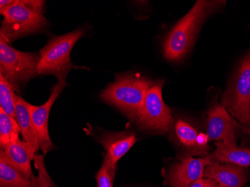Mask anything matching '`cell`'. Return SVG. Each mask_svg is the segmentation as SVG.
<instances>
[{"label": "cell", "instance_id": "cell-1", "mask_svg": "<svg viewBox=\"0 0 250 187\" xmlns=\"http://www.w3.org/2000/svg\"><path fill=\"white\" fill-rule=\"evenodd\" d=\"M226 2V1H197L167 36L164 43L166 59L170 61L181 60L190 50L196 34L208 15L224 5Z\"/></svg>", "mask_w": 250, "mask_h": 187}, {"label": "cell", "instance_id": "cell-2", "mask_svg": "<svg viewBox=\"0 0 250 187\" xmlns=\"http://www.w3.org/2000/svg\"><path fill=\"white\" fill-rule=\"evenodd\" d=\"M155 83L131 76H119L101 94V99L112 104L131 120L136 121L147 91Z\"/></svg>", "mask_w": 250, "mask_h": 187}, {"label": "cell", "instance_id": "cell-3", "mask_svg": "<svg viewBox=\"0 0 250 187\" xmlns=\"http://www.w3.org/2000/svg\"><path fill=\"white\" fill-rule=\"evenodd\" d=\"M84 35L83 29H76L63 36L52 38L40 50L38 72L42 75H55L66 78L71 69L78 67L71 61V52L75 43Z\"/></svg>", "mask_w": 250, "mask_h": 187}, {"label": "cell", "instance_id": "cell-4", "mask_svg": "<svg viewBox=\"0 0 250 187\" xmlns=\"http://www.w3.org/2000/svg\"><path fill=\"white\" fill-rule=\"evenodd\" d=\"M221 104L246 130L250 129V51L240 62Z\"/></svg>", "mask_w": 250, "mask_h": 187}, {"label": "cell", "instance_id": "cell-5", "mask_svg": "<svg viewBox=\"0 0 250 187\" xmlns=\"http://www.w3.org/2000/svg\"><path fill=\"white\" fill-rule=\"evenodd\" d=\"M4 19L0 37L8 43L24 36L40 32L46 26L47 20L43 15L32 11L22 0H13L7 8L0 10Z\"/></svg>", "mask_w": 250, "mask_h": 187}, {"label": "cell", "instance_id": "cell-6", "mask_svg": "<svg viewBox=\"0 0 250 187\" xmlns=\"http://www.w3.org/2000/svg\"><path fill=\"white\" fill-rule=\"evenodd\" d=\"M40 56L15 50L0 37V74L3 76L15 90L39 74Z\"/></svg>", "mask_w": 250, "mask_h": 187}, {"label": "cell", "instance_id": "cell-7", "mask_svg": "<svg viewBox=\"0 0 250 187\" xmlns=\"http://www.w3.org/2000/svg\"><path fill=\"white\" fill-rule=\"evenodd\" d=\"M136 121L141 127L161 133L172 126L174 119L163 100L162 84L155 83L148 90Z\"/></svg>", "mask_w": 250, "mask_h": 187}, {"label": "cell", "instance_id": "cell-8", "mask_svg": "<svg viewBox=\"0 0 250 187\" xmlns=\"http://www.w3.org/2000/svg\"><path fill=\"white\" fill-rule=\"evenodd\" d=\"M207 136L209 141L223 142L237 145L236 133L245 128L237 123L222 104H215L208 111Z\"/></svg>", "mask_w": 250, "mask_h": 187}, {"label": "cell", "instance_id": "cell-9", "mask_svg": "<svg viewBox=\"0 0 250 187\" xmlns=\"http://www.w3.org/2000/svg\"><path fill=\"white\" fill-rule=\"evenodd\" d=\"M66 85L67 83L65 78L59 79L58 83L52 88L51 95L47 102L42 106H34L32 104L29 105L32 124L39 139L40 149L43 151V155L54 148L49 135V115L53 104Z\"/></svg>", "mask_w": 250, "mask_h": 187}, {"label": "cell", "instance_id": "cell-10", "mask_svg": "<svg viewBox=\"0 0 250 187\" xmlns=\"http://www.w3.org/2000/svg\"><path fill=\"white\" fill-rule=\"evenodd\" d=\"M210 163L208 157H184L170 167L166 174L165 184L170 187H189L203 178L204 170Z\"/></svg>", "mask_w": 250, "mask_h": 187}, {"label": "cell", "instance_id": "cell-11", "mask_svg": "<svg viewBox=\"0 0 250 187\" xmlns=\"http://www.w3.org/2000/svg\"><path fill=\"white\" fill-rule=\"evenodd\" d=\"M36 153L31 146L20 138L11 142L4 149H1L0 157H3L10 165L32 182H38L39 180L34 177L31 167V161L34 160Z\"/></svg>", "mask_w": 250, "mask_h": 187}, {"label": "cell", "instance_id": "cell-12", "mask_svg": "<svg viewBox=\"0 0 250 187\" xmlns=\"http://www.w3.org/2000/svg\"><path fill=\"white\" fill-rule=\"evenodd\" d=\"M203 178L214 180L221 187H244L250 175L244 167L210 161L204 170Z\"/></svg>", "mask_w": 250, "mask_h": 187}, {"label": "cell", "instance_id": "cell-13", "mask_svg": "<svg viewBox=\"0 0 250 187\" xmlns=\"http://www.w3.org/2000/svg\"><path fill=\"white\" fill-rule=\"evenodd\" d=\"M35 163L39 171L38 182H32L26 179L20 171L5 160L0 157V187H47V183L43 181L49 179L44 166L43 155H36Z\"/></svg>", "mask_w": 250, "mask_h": 187}, {"label": "cell", "instance_id": "cell-14", "mask_svg": "<svg viewBox=\"0 0 250 187\" xmlns=\"http://www.w3.org/2000/svg\"><path fill=\"white\" fill-rule=\"evenodd\" d=\"M175 133L178 143L185 148L188 155L208 157L209 140L207 134L198 133L193 126L181 119L175 122Z\"/></svg>", "mask_w": 250, "mask_h": 187}, {"label": "cell", "instance_id": "cell-15", "mask_svg": "<svg viewBox=\"0 0 250 187\" xmlns=\"http://www.w3.org/2000/svg\"><path fill=\"white\" fill-rule=\"evenodd\" d=\"M136 142L137 139L134 133L128 132H107L99 139V143L106 150L105 157L115 167Z\"/></svg>", "mask_w": 250, "mask_h": 187}, {"label": "cell", "instance_id": "cell-16", "mask_svg": "<svg viewBox=\"0 0 250 187\" xmlns=\"http://www.w3.org/2000/svg\"><path fill=\"white\" fill-rule=\"evenodd\" d=\"M216 150L208 155L210 161L229 163L241 167L250 166V148L237 147L223 142H215Z\"/></svg>", "mask_w": 250, "mask_h": 187}, {"label": "cell", "instance_id": "cell-17", "mask_svg": "<svg viewBox=\"0 0 250 187\" xmlns=\"http://www.w3.org/2000/svg\"><path fill=\"white\" fill-rule=\"evenodd\" d=\"M29 105L30 104L26 102L21 97L16 96L15 114L17 122L21 129L22 140L27 143L33 149L34 151L37 153L40 148V144L32 124Z\"/></svg>", "mask_w": 250, "mask_h": 187}, {"label": "cell", "instance_id": "cell-18", "mask_svg": "<svg viewBox=\"0 0 250 187\" xmlns=\"http://www.w3.org/2000/svg\"><path fill=\"white\" fill-rule=\"evenodd\" d=\"M21 133L18 122L0 108V146L4 149L19 138Z\"/></svg>", "mask_w": 250, "mask_h": 187}, {"label": "cell", "instance_id": "cell-19", "mask_svg": "<svg viewBox=\"0 0 250 187\" xmlns=\"http://www.w3.org/2000/svg\"><path fill=\"white\" fill-rule=\"evenodd\" d=\"M16 95L15 88L9 82L0 74V105L1 109L16 120L15 114ZM17 121V120H16Z\"/></svg>", "mask_w": 250, "mask_h": 187}, {"label": "cell", "instance_id": "cell-20", "mask_svg": "<svg viewBox=\"0 0 250 187\" xmlns=\"http://www.w3.org/2000/svg\"><path fill=\"white\" fill-rule=\"evenodd\" d=\"M116 168L117 167L113 166L109 163V160L105 157L103 164L96 174L98 187H114L113 181H114Z\"/></svg>", "mask_w": 250, "mask_h": 187}, {"label": "cell", "instance_id": "cell-21", "mask_svg": "<svg viewBox=\"0 0 250 187\" xmlns=\"http://www.w3.org/2000/svg\"><path fill=\"white\" fill-rule=\"evenodd\" d=\"M189 187H221L214 180L210 178H200L192 183Z\"/></svg>", "mask_w": 250, "mask_h": 187}]
</instances>
